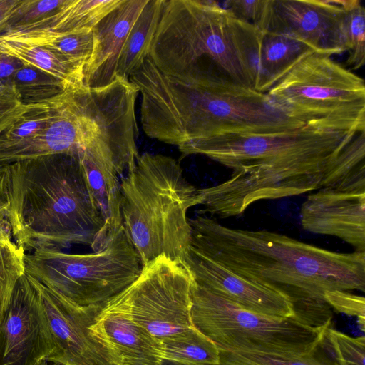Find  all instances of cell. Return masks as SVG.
I'll return each instance as SVG.
<instances>
[{
  "label": "cell",
  "mask_w": 365,
  "mask_h": 365,
  "mask_svg": "<svg viewBox=\"0 0 365 365\" xmlns=\"http://www.w3.org/2000/svg\"><path fill=\"white\" fill-rule=\"evenodd\" d=\"M359 133L304 125L279 132L224 133L178 148L185 156L203 155L232 170L224 182L198 189L201 212L225 218L242 215L255 202L320 189L325 174Z\"/></svg>",
  "instance_id": "1"
},
{
  "label": "cell",
  "mask_w": 365,
  "mask_h": 365,
  "mask_svg": "<svg viewBox=\"0 0 365 365\" xmlns=\"http://www.w3.org/2000/svg\"><path fill=\"white\" fill-rule=\"evenodd\" d=\"M188 247L292 303L334 291L365 292V252H338L268 230L226 227L203 215L189 219Z\"/></svg>",
  "instance_id": "2"
},
{
  "label": "cell",
  "mask_w": 365,
  "mask_h": 365,
  "mask_svg": "<svg viewBox=\"0 0 365 365\" xmlns=\"http://www.w3.org/2000/svg\"><path fill=\"white\" fill-rule=\"evenodd\" d=\"M9 200L11 235L24 250L83 244L96 251L108 237L78 153L10 164Z\"/></svg>",
  "instance_id": "3"
},
{
  "label": "cell",
  "mask_w": 365,
  "mask_h": 365,
  "mask_svg": "<svg viewBox=\"0 0 365 365\" xmlns=\"http://www.w3.org/2000/svg\"><path fill=\"white\" fill-rule=\"evenodd\" d=\"M260 43L256 26L215 1L165 0L148 58L168 75L187 72L207 58L232 81L252 88L250 71Z\"/></svg>",
  "instance_id": "4"
},
{
  "label": "cell",
  "mask_w": 365,
  "mask_h": 365,
  "mask_svg": "<svg viewBox=\"0 0 365 365\" xmlns=\"http://www.w3.org/2000/svg\"><path fill=\"white\" fill-rule=\"evenodd\" d=\"M197 189L172 157L144 153L120 178L122 225L143 265L160 256L182 264L191 227L188 210L200 205Z\"/></svg>",
  "instance_id": "5"
},
{
  "label": "cell",
  "mask_w": 365,
  "mask_h": 365,
  "mask_svg": "<svg viewBox=\"0 0 365 365\" xmlns=\"http://www.w3.org/2000/svg\"><path fill=\"white\" fill-rule=\"evenodd\" d=\"M25 273L76 307L101 311L140 276L141 258L123 225L86 254L38 250L24 257Z\"/></svg>",
  "instance_id": "6"
},
{
  "label": "cell",
  "mask_w": 365,
  "mask_h": 365,
  "mask_svg": "<svg viewBox=\"0 0 365 365\" xmlns=\"http://www.w3.org/2000/svg\"><path fill=\"white\" fill-rule=\"evenodd\" d=\"M266 94L285 115L305 125L365 132L364 81L328 55L307 54Z\"/></svg>",
  "instance_id": "7"
},
{
  "label": "cell",
  "mask_w": 365,
  "mask_h": 365,
  "mask_svg": "<svg viewBox=\"0 0 365 365\" xmlns=\"http://www.w3.org/2000/svg\"><path fill=\"white\" fill-rule=\"evenodd\" d=\"M191 318L193 326L220 351L282 359L300 357L313 351L327 327H312L296 315L274 318L244 309L195 282Z\"/></svg>",
  "instance_id": "8"
},
{
  "label": "cell",
  "mask_w": 365,
  "mask_h": 365,
  "mask_svg": "<svg viewBox=\"0 0 365 365\" xmlns=\"http://www.w3.org/2000/svg\"><path fill=\"white\" fill-rule=\"evenodd\" d=\"M193 284L182 264L162 255L145 264L138 279L108 302L164 343L196 329L191 318Z\"/></svg>",
  "instance_id": "9"
},
{
  "label": "cell",
  "mask_w": 365,
  "mask_h": 365,
  "mask_svg": "<svg viewBox=\"0 0 365 365\" xmlns=\"http://www.w3.org/2000/svg\"><path fill=\"white\" fill-rule=\"evenodd\" d=\"M356 0H268L258 29L286 35L314 52H346V19Z\"/></svg>",
  "instance_id": "10"
},
{
  "label": "cell",
  "mask_w": 365,
  "mask_h": 365,
  "mask_svg": "<svg viewBox=\"0 0 365 365\" xmlns=\"http://www.w3.org/2000/svg\"><path fill=\"white\" fill-rule=\"evenodd\" d=\"M53 351L39 295L25 273L0 314V365H34Z\"/></svg>",
  "instance_id": "11"
},
{
  "label": "cell",
  "mask_w": 365,
  "mask_h": 365,
  "mask_svg": "<svg viewBox=\"0 0 365 365\" xmlns=\"http://www.w3.org/2000/svg\"><path fill=\"white\" fill-rule=\"evenodd\" d=\"M26 275L39 295L54 344L47 361L58 365H112L103 347L90 334L89 327L100 311L76 307Z\"/></svg>",
  "instance_id": "12"
},
{
  "label": "cell",
  "mask_w": 365,
  "mask_h": 365,
  "mask_svg": "<svg viewBox=\"0 0 365 365\" xmlns=\"http://www.w3.org/2000/svg\"><path fill=\"white\" fill-rule=\"evenodd\" d=\"M199 286L250 312L274 318L295 316L284 293L246 279L187 247L182 264Z\"/></svg>",
  "instance_id": "13"
},
{
  "label": "cell",
  "mask_w": 365,
  "mask_h": 365,
  "mask_svg": "<svg viewBox=\"0 0 365 365\" xmlns=\"http://www.w3.org/2000/svg\"><path fill=\"white\" fill-rule=\"evenodd\" d=\"M300 220L310 232L336 237L365 252V190L320 188L302 205Z\"/></svg>",
  "instance_id": "14"
},
{
  "label": "cell",
  "mask_w": 365,
  "mask_h": 365,
  "mask_svg": "<svg viewBox=\"0 0 365 365\" xmlns=\"http://www.w3.org/2000/svg\"><path fill=\"white\" fill-rule=\"evenodd\" d=\"M112 365H162L164 345L125 312L108 302L89 327Z\"/></svg>",
  "instance_id": "15"
},
{
  "label": "cell",
  "mask_w": 365,
  "mask_h": 365,
  "mask_svg": "<svg viewBox=\"0 0 365 365\" xmlns=\"http://www.w3.org/2000/svg\"><path fill=\"white\" fill-rule=\"evenodd\" d=\"M81 101L78 91H66L57 113L38 133L10 143H0V163H14L59 153H78L85 146L81 129Z\"/></svg>",
  "instance_id": "16"
},
{
  "label": "cell",
  "mask_w": 365,
  "mask_h": 365,
  "mask_svg": "<svg viewBox=\"0 0 365 365\" xmlns=\"http://www.w3.org/2000/svg\"><path fill=\"white\" fill-rule=\"evenodd\" d=\"M148 0H123L93 29V49L84 68V85L106 86L116 78L120 53Z\"/></svg>",
  "instance_id": "17"
},
{
  "label": "cell",
  "mask_w": 365,
  "mask_h": 365,
  "mask_svg": "<svg viewBox=\"0 0 365 365\" xmlns=\"http://www.w3.org/2000/svg\"><path fill=\"white\" fill-rule=\"evenodd\" d=\"M86 181L105 220L108 237L122 225L120 178L123 173L101 148L91 145L78 152Z\"/></svg>",
  "instance_id": "18"
},
{
  "label": "cell",
  "mask_w": 365,
  "mask_h": 365,
  "mask_svg": "<svg viewBox=\"0 0 365 365\" xmlns=\"http://www.w3.org/2000/svg\"><path fill=\"white\" fill-rule=\"evenodd\" d=\"M0 53L56 78L68 90L85 86L84 68L47 48L0 37Z\"/></svg>",
  "instance_id": "19"
},
{
  "label": "cell",
  "mask_w": 365,
  "mask_h": 365,
  "mask_svg": "<svg viewBox=\"0 0 365 365\" xmlns=\"http://www.w3.org/2000/svg\"><path fill=\"white\" fill-rule=\"evenodd\" d=\"M123 1L64 0L58 10L46 18L27 26L11 29L39 28L61 32L93 30Z\"/></svg>",
  "instance_id": "20"
},
{
  "label": "cell",
  "mask_w": 365,
  "mask_h": 365,
  "mask_svg": "<svg viewBox=\"0 0 365 365\" xmlns=\"http://www.w3.org/2000/svg\"><path fill=\"white\" fill-rule=\"evenodd\" d=\"M164 3L165 0H148L123 46L118 61L116 78L129 80L148 58Z\"/></svg>",
  "instance_id": "21"
},
{
  "label": "cell",
  "mask_w": 365,
  "mask_h": 365,
  "mask_svg": "<svg viewBox=\"0 0 365 365\" xmlns=\"http://www.w3.org/2000/svg\"><path fill=\"white\" fill-rule=\"evenodd\" d=\"M314 52L303 43L286 35L262 32V92H267L299 60Z\"/></svg>",
  "instance_id": "22"
},
{
  "label": "cell",
  "mask_w": 365,
  "mask_h": 365,
  "mask_svg": "<svg viewBox=\"0 0 365 365\" xmlns=\"http://www.w3.org/2000/svg\"><path fill=\"white\" fill-rule=\"evenodd\" d=\"M364 133L357 134L339 154L325 174L321 188L365 190Z\"/></svg>",
  "instance_id": "23"
},
{
  "label": "cell",
  "mask_w": 365,
  "mask_h": 365,
  "mask_svg": "<svg viewBox=\"0 0 365 365\" xmlns=\"http://www.w3.org/2000/svg\"><path fill=\"white\" fill-rule=\"evenodd\" d=\"M164 360L183 365H219L217 346L197 329L189 334L163 343Z\"/></svg>",
  "instance_id": "24"
},
{
  "label": "cell",
  "mask_w": 365,
  "mask_h": 365,
  "mask_svg": "<svg viewBox=\"0 0 365 365\" xmlns=\"http://www.w3.org/2000/svg\"><path fill=\"white\" fill-rule=\"evenodd\" d=\"M11 81L24 104L48 101L68 91L60 80L38 68L26 65L14 74Z\"/></svg>",
  "instance_id": "25"
},
{
  "label": "cell",
  "mask_w": 365,
  "mask_h": 365,
  "mask_svg": "<svg viewBox=\"0 0 365 365\" xmlns=\"http://www.w3.org/2000/svg\"><path fill=\"white\" fill-rule=\"evenodd\" d=\"M24 251L11 239L0 244V314L8 307L17 282L25 274Z\"/></svg>",
  "instance_id": "26"
},
{
  "label": "cell",
  "mask_w": 365,
  "mask_h": 365,
  "mask_svg": "<svg viewBox=\"0 0 365 365\" xmlns=\"http://www.w3.org/2000/svg\"><path fill=\"white\" fill-rule=\"evenodd\" d=\"M320 344L336 365H365V338L351 337L330 326L324 329Z\"/></svg>",
  "instance_id": "27"
},
{
  "label": "cell",
  "mask_w": 365,
  "mask_h": 365,
  "mask_svg": "<svg viewBox=\"0 0 365 365\" xmlns=\"http://www.w3.org/2000/svg\"><path fill=\"white\" fill-rule=\"evenodd\" d=\"M219 365H336V364L319 343V345L309 354L292 359H282L252 353L220 351Z\"/></svg>",
  "instance_id": "28"
},
{
  "label": "cell",
  "mask_w": 365,
  "mask_h": 365,
  "mask_svg": "<svg viewBox=\"0 0 365 365\" xmlns=\"http://www.w3.org/2000/svg\"><path fill=\"white\" fill-rule=\"evenodd\" d=\"M346 35V63L354 70L361 68L365 63V9L359 0L347 11Z\"/></svg>",
  "instance_id": "29"
},
{
  "label": "cell",
  "mask_w": 365,
  "mask_h": 365,
  "mask_svg": "<svg viewBox=\"0 0 365 365\" xmlns=\"http://www.w3.org/2000/svg\"><path fill=\"white\" fill-rule=\"evenodd\" d=\"M63 1L64 0H18L0 33L39 21L56 11Z\"/></svg>",
  "instance_id": "30"
},
{
  "label": "cell",
  "mask_w": 365,
  "mask_h": 365,
  "mask_svg": "<svg viewBox=\"0 0 365 365\" xmlns=\"http://www.w3.org/2000/svg\"><path fill=\"white\" fill-rule=\"evenodd\" d=\"M31 104H24L11 80L0 82V130L24 114Z\"/></svg>",
  "instance_id": "31"
},
{
  "label": "cell",
  "mask_w": 365,
  "mask_h": 365,
  "mask_svg": "<svg viewBox=\"0 0 365 365\" xmlns=\"http://www.w3.org/2000/svg\"><path fill=\"white\" fill-rule=\"evenodd\" d=\"M324 299L339 312L356 317L360 328L364 331L365 299L363 296L354 294L352 292L334 291L327 293Z\"/></svg>",
  "instance_id": "32"
},
{
  "label": "cell",
  "mask_w": 365,
  "mask_h": 365,
  "mask_svg": "<svg viewBox=\"0 0 365 365\" xmlns=\"http://www.w3.org/2000/svg\"><path fill=\"white\" fill-rule=\"evenodd\" d=\"M268 0H228L223 7L237 19L249 22L258 28L267 10Z\"/></svg>",
  "instance_id": "33"
},
{
  "label": "cell",
  "mask_w": 365,
  "mask_h": 365,
  "mask_svg": "<svg viewBox=\"0 0 365 365\" xmlns=\"http://www.w3.org/2000/svg\"><path fill=\"white\" fill-rule=\"evenodd\" d=\"M24 64L14 57L0 53V82L11 80Z\"/></svg>",
  "instance_id": "34"
},
{
  "label": "cell",
  "mask_w": 365,
  "mask_h": 365,
  "mask_svg": "<svg viewBox=\"0 0 365 365\" xmlns=\"http://www.w3.org/2000/svg\"><path fill=\"white\" fill-rule=\"evenodd\" d=\"M10 164L0 163V211L6 212L9 205V185Z\"/></svg>",
  "instance_id": "35"
},
{
  "label": "cell",
  "mask_w": 365,
  "mask_h": 365,
  "mask_svg": "<svg viewBox=\"0 0 365 365\" xmlns=\"http://www.w3.org/2000/svg\"><path fill=\"white\" fill-rule=\"evenodd\" d=\"M17 3L18 0H0V31Z\"/></svg>",
  "instance_id": "36"
},
{
  "label": "cell",
  "mask_w": 365,
  "mask_h": 365,
  "mask_svg": "<svg viewBox=\"0 0 365 365\" xmlns=\"http://www.w3.org/2000/svg\"><path fill=\"white\" fill-rule=\"evenodd\" d=\"M10 239H11V230L6 218H0V244Z\"/></svg>",
  "instance_id": "37"
},
{
  "label": "cell",
  "mask_w": 365,
  "mask_h": 365,
  "mask_svg": "<svg viewBox=\"0 0 365 365\" xmlns=\"http://www.w3.org/2000/svg\"><path fill=\"white\" fill-rule=\"evenodd\" d=\"M34 365H51L46 359V358L42 359L36 362Z\"/></svg>",
  "instance_id": "38"
},
{
  "label": "cell",
  "mask_w": 365,
  "mask_h": 365,
  "mask_svg": "<svg viewBox=\"0 0 365 365\" xmlns=\"http://www.w3.org/2000/svg\"><path fill=\"white\" fill-rule=\"evenodd\" d=\"M162 365H183V364H178V363H175V362H170V361L164 360Z\"/></svg>",
  "instance_id": "39"
},
{
  "label": "cell",
  "mask_w": 365,
  "mask_h": 365,
  "mask_svg": "<svg viewBox=\"0 0 365 365\" xmlns=\"http://www.w3.org/2000/svg\"><path fill=\"white\" fill-rule=\"evenodd\" d=\"M6 217V212L0 211V218Z\"/></svg>",
  "instance_id": "40"
},
{
  "label": "cell",
  "mask_w": 365,
  "mask_h": 365,
  "mask_svg": "<svg viewBox=\"0 0 365 365\" xmlns=\"http://www.w3.org/2000/svg\"><path fill=\"white\" fill-rule=\"evenodd\" d=\"M0 132H1V130H0Z\"/></svg>",
  "instance_id": "41"
}]
</instances>
